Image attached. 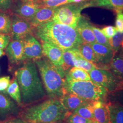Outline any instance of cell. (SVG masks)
<instances>
[{
	"mask_svg": "<svg viewBox=\"0 0 123 123\" xmlns=\"http://www.w3.org/2000/svg\"><path fill=\"white\" fill-rule=\"evenodd\" d=\"M42 46L43 55L49 59L57 68L60 75L65 79L66 74L62 69L63 51L53 45L43 42H42Z\"/></svg>",
	"mask_w": 123,
	"mask_h": 123,
	"instance_id": "10",
	"label": "cell"
},
{
	"mask_svg": "<svg viewBox=\"0 0 123 123\" xmlns=\"http://www.w3.org/2000/svg\"><path fill=\"white\" fill-rule=\"evenodd\" d=\"M116 12L115 21V27L118 31L123 33V12L122 10L118 9L115 10Z\"/></svg>",
	"mask_w": 123,
	"mask_h": 123,
	"instance_id": "33",
	"label": "cell"
},
{
	"mask_svg": "<svg viewBox=\"0 0 123 123\" xmlns=\"http://www.w3.org/2000/svg\"><path fill=\"white\" fill-rule=\"evenodd\" d=\"M44 7L42 0H23L19 3L14 10L15 14L28 21L40 8Z\"/></svg>",
	"mask_w": 123,
	"mask_h": 123,
	"instance_id": "13",
	"label": "cell"
},
{
	"mask_svg": "<svg viewBox=\"0 0 123 123\" xmlns=\"http://www.w3.org/2000/svg\"><path fill=\"white\" fill-rule=\"evenodd\" d=\"M12 29L11 17L3 12H0V34L10 35Z\"/></svg>",
	"mask_w": 123,
	"mask_h": 123,
	"instance_id": "27",
	"label": "cell"
},
{
	"mask_svg": "<svg viewBox=\"0 0 123 123\" xmlns=\"http://www.w3.org/2000/svg\"><path fill=\"white\" fill-rule=\"evenodd\" d=\"M74 67L82 68L88 73L97 68L96 66L93 63L86 60L81 55L77 58L75 62Z\"/></svg>",
	"mask_w": 123,
	"mask_h": 123,
	"instance_id": "28",
	"label": "cell"
},
{
	"mask_svg": "<svg viewBox=\"0 0 123 123\" xmlns=\"http://www.w3.org/2000/svg\"><path fill=\"white\" fill-rule=\"evenodd\" d=\"M0 123H3V122H1V121H0Z\"/></svg>",
	"mask_w": 123,
	"mask_h": 123,
	"instance_id": "45",
	"label": "cell"
},
{
	"mask_svg": "<svg viewBox=\"0 0 123 123\" xmlns=\"http://www.w3.org/2000/svg\"><path fill=\"white\" fill-rule=\"evenodd\" d=\"M43 6L56 7L69 3L68 0H42Z\"/></svg>",
	"mask_w": 123,
	"mask_h": 123,
	"instance_id": "32",
	"label": "cell"
},
{
	"mask_svg": "<svg viewBox=\"0 0 123 123\" xmlns=\"http://www.w3.org/2000/svg\"><path fill=\"white\" fill-rule=\"evenodd\" d=\"M94 121L98 123H111L110 112L107 104L104 101H92Z\"/></svg>",
	"mask_w": 123,
	"mask_h": 123,
	"instance_id": "16",
	"label": "cell"
},
{
	"mask_svg": "<svg viewBox=\"0 0 123 123\" xmlns=\"http://www.w3.org/2000/svg\"><path fill=\"white\" fill-rule=\"evenodd\" d=\"M11 82L9 76H5L0 78V92L7 93V89Z\"/></svg>",
	"mask_w": 123,
	"mask_h": 123,
	"instance_id": "34",
	"label": "cell"
},
{
	"mask_svg": "<svg viewBox=\"0 0 123 123\" xmlns=\"http://www.w3.org/2000/svg\"><path fill=\"white\" fill-rule=\"evenodd\" d=\"M65 77L72 80L77 81H90L89 73L84 69L77 67H73L66 74Z\"/></svg>",
	"mask_w": 123,
	"mask_h": 123,
	"instance_id": "22",
	"label": "cell"
},
{
	"mask_svg": "<svg viewBox=\"0 0 123 123\" xmlns=\"http://www.w3.org/2000/svg\"><path fill=\"white\" fill-rule=\"evenodd\" d=\"M88 73L91 80L105 88L108 92L116 90L121 85L120 79L107 70L95 68Z\"/></svg>",
	"mask_w": 123,
	"mask_h": 123,
	"instance_id": "7",
	"label": "cell"
},
{
	"mask_svg": "<svg viewBox=\"0 0 123 123\" xmlns=\"http://www.w3.org/2000/svg\"><path fill=\"white\" fill-rule=\"evenodd\" d=\"M120 53L119 54V55L123 58V41L121 44V46L120 47Z\"/></svg>",
	"mask_w": 123,
	"mask_h": 123,
	"instance_id": "40",
	"label": "cell"
},
{
	"mask_svg": "<svg viewBox=\"0 0 123 123\" xmlns=\"http://www.w3.org/2000/svg\"><path fill=\"white\" fill-rule=\"evenodd\" d=\"M33 33L41 42L53 45L62 51L78 49L83 43L76 29L53 21L34 28Z\"/></svg>",
	"mask_w": 123,
	"mask_h": 123,
	"instance_id": "1",
	"label": "cell"
},
{
	"mask_svg": "<svg viewBox=\"0 0 123 123\" xmlns=\"http://www.w3.org/2000/svg\"><path fill=\"white\" fill-rule=\"evenodd\" d=\"M65 123L64 122V121H60V122H56V123Z\"/></svg>",
	"mask_w": 123,
	"mask_h": 123,
	"instance_id": "43",
	"label": "cell"
},
{
	"mask_svg": "<svg viewBox=\"0 0 123 123\" xmlns=\"http://www.w3.org/2000/svg\"><path fill=\"white\" fill-rule=\"evenodd\" d=\"M110 67L113 74L120 79H123V58L119 55H114L110 62Z\"/></svg>",
	"mask_w": 123,
	"mask_h": 123,
	"instance_id": "26",
	"label": "cell"
},
{
	"mask_svg": "<svg viewBox=\"0 0 123 123\" xmlns=\"http://www.w3.org/2000/svg\"><path fill=\"white\" fill-rule=\"evenodd\" d=\"M42 79L49 98L59 99L64 94V81L57 68L47 57L34 61Z\"/></svg>",
	"mask_w": 123,
	"mask_h": 123,
	"instance_id": "4",
	"label": "cell"
},
{
	"mask_svg": "<svg viewBox=\"0 0 123 123\" xmlns=\"http://www.w3.org/2000/svg\"><path fill=\"white\" fill-rule=\"evenodd\" d=\"M62 105L69 112H73L80 106L89 102L72 93H66L59 98Z\"/></svg>",
	"mask_w": 123,
	"mask_h": 123,
	"instance_id": "17",
	"label": "cell"
},
{
	"mask_svg": "<svg viewBox=\"0 0 123 123\" xmlns=\"http://www.w3.org/2000/svg\"><path fill=\"white\" fill-rule=\"evenodd\" d=\"M5 52L4 51L3 49H0V57H1L2 56L4 55Z\"/></svg>",
	"mask_w": 123,
	"mask_h": 123,
	"instance_id": "42",
	"label": "cell"
},
{
	"mask_svg": "<svg viewBox=\"0 0 123 123\" xmlns=\"http://www.w3.org/2000/svg\"><path fill=\"white\" fill-rule=\"evenodd\" d=\"M21 92L22 107L44 100L46 94L35 62L27 60L15 72Z\"/></svg>",
	"mask_w": 123,
	"mask_h": 123,
	"instance_id": "2",
	"label": "cell"
},
{
	"mask_svg": "<svg viewBox=\"0 0 123 123\" xmlns=\"http://www.w3.org/2000/svg\"><path fill=\"white\" fill-rule=\"evenodd\" d=\"M70 113L62 105L59 99L49 98L24 107L19 118L27 123H54L65 121Z\"/></svg>",
	"mask_w": 123,
	"mask_h": 123,
	"instance_id": "3",
	"label": "cell"
},
{
	"mask_svg": "<svg viewBox=\"0 0 123 123\" xmlns=\"http://www.w3.org/2000/svg\"><path fill=\"white\" fill-rule=\"evenodd\" d=\"M23 42L24 57L26 61H35L44 57L42 44L33 35L27 37Z\"/></svg>",
	"mask_w": 123,
	"mask_h": 123,
	"instance_id": "11",
	"label": "cell"
},
{
	"mask_svg": "<svg viewBox=\"0 0 123 123\" xmlns=\"http://www.w3.org/2000/svg\"><path fill=\"white\" fill-rule=\"evenodd\" d=\"M11 40V37L10 35L0 34V49H6Z\"/></svg>",
	"mask_w": 123,
	"mask_h": 123,
	"instance_id": "36",
	"label": "cell"
},
{
	"mask_svg": "<svg viewBox=\"0 0 123 123\" xmlns=\"http://www.w3.org/2000/svg\"><path fill=\"white\" fill-rule=\"evenodd\" d=\"M78 49H73L63 51L62 57L63 64L62 69L65 74L73 67H74V62L77 58L81 55Z\"/></svg>",
	"mask_w": 123,
	"mask_h": 123,
	"instance_id": "19",
	"label": "cell"
},
{
	"mask_svg": "<svg viewBox=\"0 0 123 123\" xmlns=\"http://www.w3.org/2000/svg\"><path fill=\"white\" fill-rule=\"evenodd\" d=\"M27 123L26 122H25V121H24L23 120H22V119L20 118H18L17 119V123Z\"/></svg>",
	"mask_w": 123,
	"mask_h": 123,
	"instance_id": "41",
	"label": "cell"
},
{
	"mask_svg": "<svg viewBox=\"0 0 123 123\" xmlns=\"http://www.w3.org/2000/svg\"><path fill=\"white\" fill-rule=\"evenodd\" d=\"M66 123H91L93 120L84 118L73 112L70 113L65 119Z\"/></svg>",
	"mask_w": 123,
	"mask_h": 123,
	"instance_id": "31",
	"label": "cell"
},
{
	"mask_svg": "<svg viewBox=\"0 0 123 123\" xmlns=\"http://www.w3.org/2000/svg\"><path fill=\"white\" fill-rule=\"evenodd\" d=\"M18 118H14L12 119H10L6 121H3V123H16Z\"/></svg>",
	"mask_w": 123,
	"mask_h": 123,
	"instance_id": "39",
	"label": "cell"
},
{
	"mask_svg": "<svg viewBox=\"0 0 123 123\" xmlns=\"http://www.w3.org/2000/svg\"><path fill=\"white\" fill-rule=\"evenodd\" d=\"M91 6L90 1L69 3L57 7L52 21L76 29L83 9Z\"/></svg>",
	"mask_w": 123,
	"mask_h": 123,
	"instance_id": "6",
	"label": "cell"
},
{
	"mask_svg": "<svg viewBox=\"0 0 123 123\" xmlns=\"http://www.w3.org/2000/svg\"><path fill=\"white\" fill-rule=\"evenodd\" d=\"M21 111L20 106L17 105L7 93L0 92V121L18 118Z\"/></svg>",
	"mask_w": 123,
	"mask_h": 123,
	"instance_id": "9",
	"label": "cell"
},
{
	"mask_svg": "<svg viewBox=\"0 0 123 123\" xmlns=\"http://www.w3.org/2000/svg\"><path fill=\"white\" fill-rule=\"evenodd\" d=\"M92 24L84 16H81L76 28L83 43L91 44L96 43L91 28Z\"/></svg>",
	"mask_w": 123,
	"mask_h": 123,
	"instance_id": "15",
	"label": "cell"
},
{
	"mask_svg": "<svg viewBox=\"0 0 123 123\" xmlns=\"http://www.w3.org/2000/svg\"><path fill=\"white\" fill-rule=\"evenodd\" d=\"M123 41V33L117 31L112 38L109 39L111 49L114 53H117L120 49Z\"/></svg>",
	"mask_w": 123,
	"mask_h": 123,
	"instance_id": "30",
	"label": "cell"
},
{
	"mask_svg": "<svg viewBox=\"0 0 123 123\" xmlns=\"http://www.w3.org/2000/svg\"><path fill=\"white\" fill-rule=\"evenodd\" d=\"M11 18V40L23 41L27 37L34 34V28L29 21L16 14L12 15Z\"/></svg>",
	"mask_w": 123,
	"mask_h": 123,
	"instance_id": "8",
	"label": "cell"
},
{
	"mask_svg": "<svg viewBox=\"0 0 123 123\" xmlns=\"http://www.w3.org/2000/svg\"><path fill=\"white\" fill-rule=\"evenodd\" d=\"M91 28L95 37L96 43H98L105 46L106 47L112 49L109 42V39H108L102 33L101 29L97 28L96 26H93L92 25L91 26Z\"/></svg>",
	"mask_w": 123,
	"mask_h": 123,
	"instance_id": "29",
	"label": "cell"
},
{
	"mask_svg": "<svg viewBox=\"0 0 123 123\" xmlns=\"http://www.w3.org/2000/svg\"><path fill=\"white\" fill-rule=\"evenodd\" d=\"M12 6L11 0H0V10L6 12L11 9Z\"/></svg>",
	"mask_w": 123,
	"mask_h": 123,
	"instance_id": "37",
	"label": "cell"
},
{
	"mask_svg": "<svg viewBox=\"0 0 123 123\" xmlns=\"http://www.w3.org/2000/svg\"><path fill=\"white\" fill-rule=\"evenodd\" d=\"M101 31L106 37L109 39L115 34L118 30L115 27L109 26L103 28Z\"/></svg>",
	"mask_w": 123,
	"mask_h": 123,
	"instance_id": "35",
	"label": "cell"
},
{
	"mask_svg": "<svg viewBox=\"0 0 123 123\" xmlns=\"http://www.w3.org/2000/svg\"><path fill=\"white\" fill-rule=\"evenodd\" d=\"M97 123V122H96V121H92V123Z\"/></svg>",
	"mask_w": 123,
	"mask_h": 123,
	"instance_id": "44",
	"label": "cell"
},
{
	"mask_svg": "<svg viewBox=\"0 0 123 123\" xmlns=\"http://www.w3.org/2000/svg\"><path fill=\"white\" fill-rule=\"evenodd\" d=\"M57 8V7L47 6L40 8L28 21L34 29L37 26L43 25L52 21Z\"/></svg>",
	"mask_w": 123,
	"mask_h": 123,
	"instance_id": "14",
	"label": "cell"
},
{
	"mask_svg": "<svg viewBox=\"0 0 123 123\" xmlns=\"http://www.w3.org/2000/svg\"><path fill=\"white\" fill-rule=\"evenodd\" d=\"M78 49L85 59L93 63L95 65L100 63L98 59L90 44L83 43Z\"/></svg>",
	"mask_w": 123,
	"mask_h": 123,
	"instance_id": "23",
	"label": "cell"
},
{
	"mask_svg": "<svg viewBox=\"0 0 123 123\" xmlns=\"http://www.w3.org/2000/svg\"><path fill=\"white\" fill-rule=\"evenodd\" d=\"M91 6H98L112 10L123 9V0H92Z\"/></svg>",
	"mask_w": 123,
	"mask_h": 123,
	"instance_id": "21",
	"label": "cell"
},
{
	"mask_svg": "<svg viewBox=\"0 0 123 123\" xmlns=\"http://www.w3.org/2000/svg\"><path fill=\"white\" fill-rule=\"evenodd\" d=\"M108 105L111 123H123V106L118 103Z\"/></svg>",
	"mask_w": 123,
	"mask_h": 123,
	"instance_id": "20",
	"label": "cell"
},
{
	"mask_svg": "<svg viewBox=\"0 0 123 123\" xmlns=\"http://www.w3.org/2000/svg\"></svg>",
	"mask_w": 123,
	"mask_h": 123,
	"instance_id": "46",
	"label": "cell"
},
{
	"mask_svg": "<svg viewBox=\"0 0 123 123\" xmlns=\"http://www.w3.org/2000/svg\"><path fill=\"white\" fill-rule=\"evenodd\" d=\"M92 102H88L80 106L73 112L79 115L84 118L94 121Z\"/></svg>",
	"mask_w": 123,
	"mask_h": 123,
	"instance_id": "25",
	"label": "cell"
},
{
	"mask_svg": "<svg viewBox=\"0 0 123 123\" xmlns=\"http://www.w3.org/2000/svg\"><path fill=\"white\" fill-rule=\"evenodd\" d=\"M90 44L98 58L100 63L105 65L110 63L115 55L112 49L97 43Z\"/></svg>",
	"mask_w": 123,
	"mask_h": 123,
	"instance_id": "18",
	"label": "cell"
},
{
	"mask_svg": "<svg viewBox=\"0 0 123 123\" xmlns=\"http://www.w3.org/2000/svg\"><path fill=\"white\" fill-rule=\"evenodd\" d=\"M5 53L10 63L12 65H17L26 61L24 57L23 42L22 40H11L6 48Z\"/></svg>",
	"mask_w": 123,
	"mask_h": 123,
	"instance_id": "12",
	"label": "cell"
},
{
	"mask_svg": "<svg viewBox=\"0 0 123 123\" xmlns=\"http://www.w3.org/2000/svg\"><path fill=\"white\" fill-rule=\"evenodd\" d=\"M7 93L10 97L15 101L18 105L22 107V101L20 88L18 81L15 78L11 82L7 89Z\"/></svg>",
	"mask_w": 123,
	"mask_h": 123,
	"instance_id": "24",
	"label": "cell"
},
{
	"mask_svg": "<svg viewBox=\"0 0 123 123\" xmlns=\"http://www.w3.org/2000/svg\"><path fill=\"white\" fill-rule=\"evenodd\" d=\"M88 0H68L69 1V3H80V2H85Z\"/></svg>",
	"mask_w": 123,
	"mask_h": 123,
	"instance_id": "38",
	"label": "cell"
},
{
	"mask_svg": "<svg viewBox=\"0 0 123 123\" xmlns=\"http://www.w3.org/2000/svg\"><path fill=\"white\" fill-rule=\"evenodd\" d=\"M64 94L72 93L85 100L102 101L105 99L108 91L105 88L92 80L88 81H77L65 77Z\"/></svg>",
	"mask_w": 123,
	"mask_h": 123,
	"instance_id": "5",
	"label": "cell"
}]
</instances>
